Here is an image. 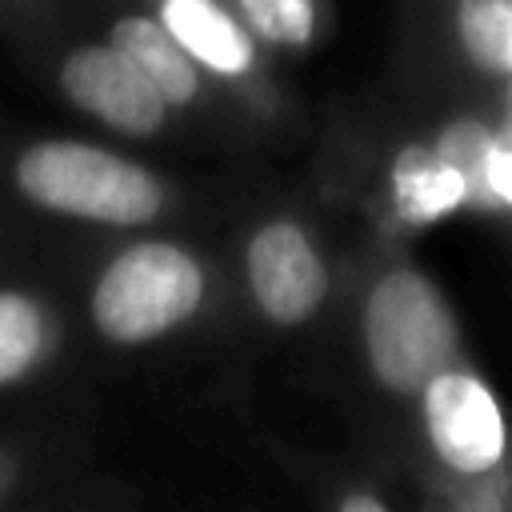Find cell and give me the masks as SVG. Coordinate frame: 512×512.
Masks as SVG:
<instances>
[{
	"instance_id": "cell-3",
	"label": "cell",
	"mask_w": 512,
	"mask_h": 512,
	"mask_svg": "<svg viewBox=\"0 0 512 512\" xmlns=\"http://www.w3.org/2000/svg\"><path fill=\"white\" fill-rule=\"evenodd\" d=\"M204 276L176 244H136L120 252L92 292V320L120 344H140L188 320L200 304Z\"/></svg>"
},
{
	"instance_id": "cell-9",
	"label": "cell",
	"mask_w": 512,
	"mask_h": 512,
	"mask_svg": "<svg viewBox=\"0 0 512 512\" xmlns=\"http://www.w3.org/2000/svg\"><path fill=\"white\" fill-rule=\"evenodd\" d=\"M392 192H396V204L404 208V216L420 220V224L448 216L452 208H460L468 200L464 176L436 152H404L396 164Z\"/></svg>"
},
{
	"instance_id": "cell-13",
	"label": "cell",
	"mask_w": 512,
	"mask_h": 512,
	"mask_svg": "<svg viewBox=\"0 0 512 512\" xmlns=\"http://www.w3.org/2000/svg\"><path fill=\"white\" fill-rule=\"evenodd\" d=\"M480 184H488L492 200L496 204H508L512 200V156H508V140L504 136H492L484 144V156H480Z\"/></svg>"
},
{
	"instance_id": "cell-4",
	"label": "cell",
	"mask_w": 512,
	"mask_h": 512,
	"mask_svg": "<svg viewBox=\"0 0 512 512\" xmlns=\"http://www.w3.org/2000/svg\"><path fill=\"white\" fill-rule=\"evenodd\" d=\"M424 420L436 456L456 472H488L504 452L500 408L476 376H432L424 384Z\"/></svg>"
},
{
	"instance_id": "cell-7",
	"label": "cell",
	"mask_w": 512,
	"mask_h": 512,
	"mask_svg": "<svg viewBox=\"0 0 512 512\" xmlns=\"http://www.w3.org/2000/svg\"><path fill=\"white\" fill-rule=\"evenodd\" d=\"M160 28L188 60H200L224 76H236L252 64L248 36L212 0H164Z\"/></svg>"
},
{
	"instance_id": "cell-2",
	"label": "cell",
	"mask_w": 512,
	"mask_h": 512,
	"mask_svg": "<svg viewBox=\"0 0 512 512\" xmlns=\"http://www.w3.org/2000/svg\"><path fill=\"white\" fill-rule=\"evenodd\" d=\"M456 344V324L440 292L420 272H388L376 280L364 308V348L380 384L416 392L444 372Z\"/></svg>"
},
{
	"instance_id": "cell-10",
	"label": "cell",
	"mask_w": 512,
	"mask_h": 512,
	"mask_svg": "<svg viewBox=\"0 0 512 512\" xmlns=\"http://www.w3.org/2000/svg\"><path fill=\"white\" fill-rule=\"evenodd\" d=\"M460 40L472 64L504 76L512 68V4L508 0H460Z\"/></svg>"
},
{
	"instance_id": "cell-14",
	"label": "cell",
	"mask_w": 512,
	"mask_h": 512,
	"mask_svg": "<svg viewBox=\"0 0 512 512\" xmlns=\"http://www.w3.org/2000/svg\"><path fill=\"white\" fill-rule=\"evenodd\" d=\"M340 512H388L380 500H372V496H364V492H356V496H348L344 504H340Z\"/></svg>"
},
{
	"instance_id": "cell-11",
	"label": "cell",
	"mask_w": 512,
	"mask_h": 512,
	"mask_svg": "<svg viewBox=\"0 0 512 512\" xmlns=\"http://www.w3.org/2000/svg\"><path fill=\"white\" fill-rule=\"evenodd\" d=\"M44 344V316L20 292H0V384L28 372Z\"/></svg>"
},
{
	"instance_id": "cell-1",
	"label": "cell",
	"mask_w": 512,
	"mask_h": 512,
	"mask_svg": "<svg viewBox=\"0 0 512 512\" xmlns=\"http://www.w3.org/2000/svg\"><path fill=\"white\" fill-rule=\"evenodd\" d=\"M16 180L36 204L100 224H144L160 212V188L140 164L76 140L28 148L16 164Z\"/></svg>"
},
{
	"instance_id": "cell-8",
	"label": "cell",
	"mask_w": 512,
	"mask_h": 512,
	"mask_svg": "<svg viewBox=\"0 0 512 512\" xmlns=\"http://www.w3.org/2000/svg\"><path fill=\"white\" fill-rule=\"evenodd\" d=\"M108 48H116L156 88V96L164 104H188L196 96V88H200L192 60L172 44V36L156 20H144V16L116 20Z\"/></svg>"
},
{
	"instance_id": "cell-12",
	"label": "cell",
	"mask_w": 512,
	"mask_h": 512,
	"mask_svg": "<svg viewBox=\"0 0 512 512\" xmlns=\"http://www.w3.org/2000/svg\"><path fill=\"white\" fill-rule=\"evenodd\" d=\"M248 24L276 44H304L312 36V0H240Z\"/></svg>"
},
{
	"instance_id": "cell-6",
	"label": "cell",
	"mask_w": 512,
	"mask_h": 512,
	"mask_svg": "<svg viewBox=\"0 0 512 512\" xmlns=\"http://www.w3.org/2000/svg\"><path fill=\"white\" fill-rule=\"evenodd\" d=\"M248 284L264 316L296 324L324 296V264L296 224H264L248 240Z\"/></svg>"
},
{
	"instance_id": "cell-5",
	"label": "cell",
	"mask_w": 512,
	"mask_h": 512,
	"mask_svg": "<svg viewBox=\"0 0 512 512\" xmlns=\"http://www.w3.org/2000/svg\"><path fill=\"white\" fill-rule=\"evenodd\" d=\"M60 84L84 112L112 124L116 132L152 136L164 124V100L156 88L108 44L76 48L60 68Z\"/></svg>"
}]
</instances>
